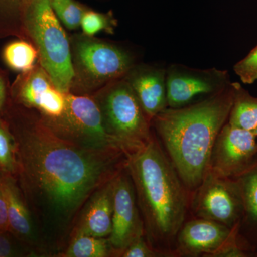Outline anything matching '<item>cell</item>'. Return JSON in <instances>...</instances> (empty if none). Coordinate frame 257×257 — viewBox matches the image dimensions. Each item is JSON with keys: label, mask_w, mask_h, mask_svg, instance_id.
Returning a JSON list of instances; mask_svg holds the SVG:
<instances>
[{"label": "cell", "mask_w": 257, "mask_h": 257, "mask_svg": "<svg viewBox=\"0 0 257 257\" xmlns=\"http://www.w3.org/2000/svg\"><path fill=\"white\" fill-rule=\"evenodd\" d=\"M19 142L29 182L64 217L74 214L107 175V160L66 141L42 118L32 120Z\"/></svg>", "instance_id": "cell-1"}, {"label": "cell", "mask_w": 257, "mask_h": 257, "mask_svg": "<svg viewBox=\"0 0 257 257\" xmlns=\"http://www.w3.org/2000/svg\"><path fill=\"white\" fill-rule=\"evenodd\" d=\"M234 96L231 82L190 105L167 107L152 120L179 178L190 189L199 187L207 175L214 143L229 118Z\"/></svg>", "instance_id": "cell-2"}, {"label": "cell", "mask_w": 257, "mask_h": 257, "mask_svg": "<svg viewBox=\"0 0 257 257\" xmlns=\"http://www.w3.org/2000/svg\"><path fill=\"white\" fill-rule=\"evenodd\" d=\"M128 155L149 237L160 244L170 243L182 229L187 211L178 174L153 139Z\"/></svg>", "instance_id": "cell-3"}, {"label": "cell", "mask_w": 257, "mask_h": 257, "mask_svg": "<svg viewBox=\"0 0 257 257\" xmlns=\"http://www.w3.org/2000/svg\"><path fill=\"white\" fill-rule=\"evenodd\" d=\"M22 22L27 40L38 52L39 62L57 89L67 94L74 74L70 39L52 10L50 0H25Z\"/></svg>", "instance_id": "cell-4"}, {"label": "cell", "mask_w": 257, "mask_h": 257, "mask_svg": "<svg viewBox=\"0 0 257 257\" xmlns=\"http://www.w3.org/2000/svg\"><path fill=\"white\" fill-rule=\"evenodd\" d=\"M73 79L70 92L89 95L124 77L135 65L133 56L114 44L82 35L70 38Z\"/></svg>", "instance_id": "cell-5"}, {"label": "cell", "mask_w": 257, "mask_h": 257, "mask_svg": "<svg viewBox=\"0 0 257 257\" xmlns=\"http://www.w3.org/2000/svg\"><path fill=\"white\" fill-rule=\"evenodd\" d=\"M96 94L106 130L124 151L131 153L152 140L151 122L124 77L106 84Z\"/></svg>", "instance_id": "cell-6"}, {"label": "cell", "mask_w": 257, "mask_h": 257, "mask_svg": "<svg viewBox=\"0 0 257 257\" xmlns=\"http://www.w3.org/2000/svg\"><path fill=\"white\" fill-rule=\"evenodd\" d=\"M229 72L216 68L196 69L172 64L166 71L168 107L180 108L206 99L231 83Z\"/></svg>", "instance_id": "cell-7"}, {"label": "cell", "mask_w": 257, "mask_h": 257, "mask_svg": "<svg viewBox=\"0 0 257 257\" xmlns=\"http://www.w3.org/2000/svg\"><path fill=\"white\" fill-rule=\"evenodd\" d=\"M65 112L58 121L48 125L56 133H66L85 140L97 149L122 150L104 124L99 104L89 95L66 94Z\"/></svg>", "instance_id": "cell-8"}, {"label": "cell", "mask_w": 257, "mask_h": 257, "mask_svg": "<svg viewBox=\"0 0 257 257\" xmlns=\"http://www.w3.org/2000/svg\"><path fill=\"white\" fill-rule=\"evenodd\" d=\"M256 155V135L227 122L216 138L208 172L225 179L243 175Z\"/></svg>", "instance_id": "cell-9"}, {"label": "cell", "mask_w": 257, "mask_h": 257, "mask_svg": "<svg viewBox=\"0 0 257 257\" xmlns=\"http://www.w3.org/2000/svg\"><path fill=\"white\" fill-rule=\"evenodd\" d=\"M15 89L20 102L40 111L47 124L63 116L67 106L66 94L57 89L40 62L32 70L23 73Z\"/></svg>", "instance_id": "cell-10"}, {"label": "cell", "mask_w": 257, "mask_h": 257, "mask_svg": "<svg viewBox=\"0 0 257 257\" xmlns=\"http://www.w3.org/2000/svg\"><path fill=\"white\" fill-rule=\"evenodd\" d=\"M143 227L133 185L126 177H118L113 181L112 227L109 245L122 254L132 243L143 237Z\"/></svg>", "instance_id": "cell-11"}, {"label": "cell", "mask_w": 257, "mask_h": 257, "mask_svg": "<svg viewBox=\"0 0 257 257\" xmlns=\"http://www.w3.org/2000/svg\"><path fill=\"white\" fill-rule=\"evenodd\" d=\"M179 235V247L189 254L207 253L216 254L236 253L231 243L234 232L224 224L209 219L189 221Z\"/></svg>", "instance_id": "cell-12"}, {"label": "cell", "mask_w": 257, "mask_h": 257, "mask_svg": "<svg viewBox=\"0 0 257 257\" xmlns=\"http://www.w3.org/2000/svg\"><path fill=\"white\" fill-rule=\"evenodd\" d=\"M166 71L159 65L135 64L124 77L150 122L168 107Z\"/></svg>", "instance_id": "cell-13"}, {"label": "cell", "mask_w": 257, "mask_h": 257, "mask_svg": "<svg viewBox=\"0 0 257 257\" xmlns=\"http://www.w3.org/2000/svg\"><path fill=\"white\" fill-rule=\"evenodd\" d=\"M223 177L207 172L197 202V211L204 219L229 226L236 216V202Z\"/></svg>", "instance_id": "cell-14"}, {"label": "cell", "mask_w": 257, "mask_h": 257, "mask_svg": "<svg viewBox=\"0 0 257 257\" xmlns=\"http://www.w3.org/2000/svg\"><path fill=\"white\" fill-rule=\"evenodd\" d=\"M113 182L96 193L83 215L76 235L104 238L112 227Z\"/></svg>", "instance_id": "cell-15"}, {"label": "cell", "mask_w": 257, "mask_h": 257, "mask_svg": "<svg viewBox=\"0 0 257 257\" xmlns=\"http://www.w3.org/2000/svg\"><path fill=\"white\" fill-rule=\"evenodd\" d=\"M0 187L6 200L10 230L25 241L33 239L31 216L15 181L9 176H3L0 179Z\"/></svg>", "instance_id": "cell-16"}, {"label": "cell", "mask_w": 257, "mask_h": 257, "mask_svg": "<svg viewBox=\"0 0 257 257\" xmlns=\"http://www.w3.org/2000/svg\"><path fill=\"white\" fill-rule=\"evenodd\" d=\"M233 84L234 101L228 118V123L257 136V97L251 96L240 83L233 82Z\"/></svg>", "instance_id": "cell-17"}, {"label": "cell", "mask_w": 257, "mask_h": 257, "mask_svg": "<svg viewBox=\"0 0 257 257\" xmlns=\"http://www.w3.org/2000/svg\"><path fill=\"white\" fill-rule=\"evenodd\" d=\"M3 59L10 69L25 73L39 63V54L32 42L17 40L5 47Z\"/></svg>", "instance_id": "cell-18"}, {"label": "cell", "mask_w": 257, "mask_h": 257, "mask_svg": "<svg viewBox=\"0 0 257 257\" xmlns=\"http://www.w3.org/2000/svg\"><path fill=\"white\" fill-rule=\"evenodd\" d=\"M109 240L85 235H76L66 256L105 257L109 255Z\"/></svg>", "instance_id": "cell-19"}, {"label": "cell", "mask_w": 257, "mask_h": 257, "mask_svg": "<svg viewBox=\"0 0 257 257\" xmlns=\"http://www.w3.org/2000/svg\"><path fill=\"white\" fill-rule=\"evenodd\" d=\"M117 25L112 12L101 13L87 8L81 20L80 28L84 35L94 37L101 32L113 35Z\"/></svg>", "instance_id": "cell-20"}, {"label": "cell", "mask_w": 257, "mask_h": 257, "mask_svg": "<svg viewBox=\"0 0 257 257\" xmlns=\"http://www.w3.org/2000/svg\"><path fill=\"white\" fill-rule=\"evenodd\" d=\"M50 3L55 15L66 28L74 30L80 27L87 7L76 0H50Z\"/></svg>", "instance_id": "cell-21"}, {"label": "cell", "mask_w": 257, "mask_h": 257, "mask_svg": "<svg viewBox=\"0 0 257 257\" xmlns=\"http://www.w3.org/2000/svg\"><path fill=\"white\" fill-rule=\"evenodd\" d=\"M234 71L243 84H253L257 80V45L244 58L235 64Z\"/></svg>", "instance_id": "cell-22"}, {"label": "cell", "mask_w": 257, "mask_h": 257, "mask_svg": "<svg viewBox=\"0 0 257 257\" xmlns=\"http://www.w3.org/2000/svg\"><path fill=\"white\" fill-rule=\"evenodd\" d=\"M0 169L6 172H14V147L9 134L0 124Z\"/></svg>", "instance_id": "cell-23"}, {"label": "cell", "mask_w": 257, "mask_h": 257, "mask_svg": "<svg viewBox=\"0 0 257 257\" xmlns=\"http://www.w3.org/2000/svg\"><path fill=\"white\" fill-rule=\"evenodd\" d=\"M24 1L25 0H0V12L5 16L13 18L22 35L25 37L22 22V10Z\"/></svg>", "instance_id": "cell-24"}, {"label": "cell", "mask_w": 257, "mask_h": 257, "mask_svg": "<svg viewBox=\"0 0 257 257\" xmlns=\"http://www.w3.org/2000/svg\"><path fill=\"white\" fill-rule=\"evenodd\" d=\"M243 192L246 208L250 214L257 219V172L246 178Z\"/></svg>", "instance_id": "cell-25"}, {"label": "cell", "mask_w": 257, "mask_h": 257, "mask_svg": "<svg viewBox=\"0 0 257 257\" xmlns=\"http://www.w3.org/2000/svg\"><path fill=\"white\" fill-rule=\"evenodd\" d=\"M8 231L0 233V257L23 256L22 247L15 242V239L8 234Z\"/></svg>", "instance_id": "cell-26"}, {"label": "cell", "mask_w": 257, "mask_h": 257, "mask_svg": "<svg viewBox=\"0 0 257 257\" xmlns=\"http://www.w3.org/2000/svg\"><path fill=\"white\" fill-rule=\"evenodd\" d=\"M156 253L149 247L148 245L144 241L143 237L137 239L132 243L124 252V257H151L156 256Z\"/></svg>", "instance_id": "cell-27"}, {"label": "cell", "mask_w": 257, "mask_h": 257, "mask_svg": "<svg viewBox=\"0 0 257 257\" xmlns=\"http://www.w3.org/2000/svg\"><path fill=\"white\" fill-rule=\"evenodd\" d=\"M10 231L8 209L4 194L0 187V233Z\"/></svg>", "instance_id": "cell-28"}, {"label": "cell", "mask_w": 257, "mask_h": 257, "mask_svg": "<svg viewBox=\"0 0 257 257\" xmlns=\"http://www.w3.org/2000/svg\"><path fill=\"white\" fill-rule=\"evenodd\" d=\"M5 98H6V83L3 76L0 75V110L4 105Z\"/></svg>", "instance_id": "cell-29"}]
</instances>
